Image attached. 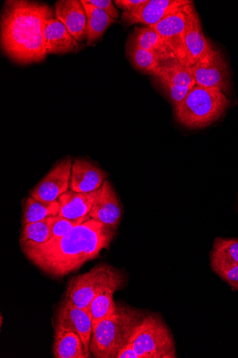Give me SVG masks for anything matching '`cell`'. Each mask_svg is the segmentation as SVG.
Segmentation results:
<instances>
[{
	"label": "cell",
	"instance_id": "6da1fadb",
	"mask_svg": "<svg viewBox=\"0 0 238 358\" xmlns=\"http://www.w3.org/2000/svg\"><path fill=\"white\" fill-rule=\"evenodd\" d=\"M114 230L89 215L69 234L42 245L21 246L27 257L44 273L64 277L80 269L107 248Z\"/></svg>",
	"mask_w": 238,
	"mask_h": 358
},
{
	"label": "cell",
	"instance_id": "7a4b0ae2",
	"mask_svg": "<svg viewBox=\"0 0 238 358\" xmlns=\"http://www.w3.org/2000/svg\"><path fill=\"white\" fill-rule=\"evenodd\" d=\"M53 15L52 9L44 3L7 1L1 18V45L8 57L22 65L45 59L43 26Z\"/></svg>",
	"mask_w": 238,
	"mask_h": 358
},
{
	"label": "cell",
	"instance_id": "3957f363",
	"mask_svg": "<svg viewBox=\"0 0 238 358\" xmlns=\"http://www.w3.org/2000/svg\"><path fill=\"white\" fill-rule=\"evenodd\" d=\"M143 316L138 311L117 306L110 316L101 320L93 329L91 353L96 358H116Z\"/></svg>",
	"mask_w": 238,
	"mask_h": 358
},
{
	"label": "cell",
	"instance_id": "277c9868",
	"mask_svg": "<svg viewBox=\"0 0 238 358\" xmlns=\"http://www.w3.org/2000/svg\"><path fill=\"white\" fill-rule=\"evenodd\" d=\"M229 105V99L221 90L195 85L174 111L181 124L198 129L218 120Z\"/></svg>",
	"mask_w": 238,
	"mask_h": 358
},
{
	"label": "cell",
	"instance_id": "5b68a950",
	"mask_svg": "<svg viewBox=\"0 0 238 358\" xmlns=\"http://www.w3.org/2000/svg\"><path fill=\"white\" fill-rule=\"evenodd\" d=\"M128 342L139 358H175L174 339L160 317L144 315Z\"/></svg>",
	"mask_w": 238,
	"mask_h": 358
},
{
	"label": "cell",
	"instance_id": "8992f818",
	"mask_svg": "<svg viewBox=\"0 0 238 358\" xmlns=\"http://www.w3.org/2000/svg\"><path fill=\"white\" fill-rule=\"evenodd\" d=\"M124 284V276L107 265H98L89 272L71 278L65 299L82 309H89L91 303L108 288L119 289Z\"/></svg>",
	"mask_w": 238,
	"mask_h": 358
},
{
	"label": "cell",
	"instance_id": "52a82bcc",
	"mask_svg": "<svg viewBox=\"0 0 238 358\" xmlns=\"http://www.w3.org/2000/svg\"><path fill=\"white\" fill-rule=\"evenodd\" d=\"M195 85L217 88L228 92L230 89L228 64L222 53L212 48L192 66Z\"/></svg>",
	"mask_w": 238,
	"mask_h": 358
},
{
	"label": "cell",
	"instance_id": "ba28073f",
	"mask_svg": "<svg viewBox=\"0 0 238 358\" xmlns=\"http://www.w3.org/2000/svg\"><path fill=\"white\" fill-rule=\"evenodd\" d=\"M73 158L70 156L60 160L43 178V180L30 190V196L43 202L57 201L64 192L69 190Z\"/></svg>",
	"mask_w": 238,
	"mask_h": 358
},
{
	"label": "cell",
	"instance_id": "9c48e42d",
	"mask_svg": "<svg viewBox=\"0 0 238 358\" xmlns=\"http://www.w3.org/2000/svg\"><path fill=\"white\" fill-rule=\"evenodd\" d=\"M193 2L177 13L169 15L150 26L164 40L170 50L181 64L188 67L185 47V34L188 22V10Z\"/></svg>",
	"mask_w": 238,
	"mask_h": 358
},
{
	"label": "cell",
	"instance_id": "30bf717a",
	"mask_svg": "<svg viewBox=\"0 0 238 358\" xmlns=\"http://www.w3.org/2000/svg\"><path fill=\"white\" fill-rule=\"evenodd\" d=\"M54 329L71 331L82 339L87 353L91 356L92 320L89 309L77 307L64 299L57 310Z\"/></svg>",
	"mask_w": 238,
	"mask_h": 358
},
{
	"label": "cell",
	"instance_id": "8fae6325",
	"mask_svg": "<svg viewBox=\"0 0 238 358\" xmlns=\"http://www.w3.org/2000/svg\"><path fill=\"white\" fill-rule=\"evenodd\" d=\"M191 3L187 0H145L137 8L123 13L121 20L128 26L140 23L150 27Z\"/></svg>",
	"mask_w": 238,
	"mask_h": 358
},
{
	"label": "cell",
	"instance_id": "7c38bea8",
	"mask_svg": "<svg viewBox=\"0 0 238 358\" xmlns=\"http://www.w3.org/2000/svg\"><path fill=\"white\" fill-rule=\"evenodd\" d=\"M122 215L121 207L112 184L107 180L96 191L89 216L116 231Z\"/></svg>",
	"mask_w": 238,
	"mask_h": 358
},
{
	"label": "cell",
	"instance_id": "4fadbf2b",
	"mask_svg": "<svg viewBox=\"0 0 238 358\" xmlns=\"http://www.w3.org/2000/svg\"><path fill=\"white\" fill-rule=\"evenodd\" d=\"M55 16L79 43L86 40L87 15L82 1L60 0L55 4Z\"/></svg>",
	"mask_w": 238,
	"mask_h": 358
},
{
	"label": "cell",
	"instance_id": "5bb4252c",
	"mask_svg": "<svg viewBox=\"0 0 238 358\" xmlns=\"http://www.w3.org/2000/svg\"><path fill=\"white\" fill-rule=\"evenodd\" d=\"M44 47L47 54H66L78 50L80 44L57 18L47 20L43 26Z\"/></svg>",
	"mask_w": 238,
	"mask_h": 358
},
{
	"label": "cell",
	"instance_id": "9a60e30c",
	"mask_svg": "<svg viewBox=\"0 0 238 358\" xmlns=\"http://www.w3.org/2000/svg\"><path fill=\"white\" fill-rule=\"evenodd\" d=\"M107 178V174L93 162L77 158L73 162L70 188L78 192H96Z\"/></svg>",
	"mask_w": 238,
	"mask_h": 358
},
{
	"label": "cell",
	"instance_id": "2e32d148",
	"mask_svg": "<svg viewBox=\"0 0 238 358\" xmlns=\"http://www.w3.org/2000/svg\"><path fill=\"white\" fill-rule=\"evenodd\" d=\"M185 47L188 67L191 68L213 46L203 34L202 26L193 3L188 10L185 34Z\"/></svg>",
	"mask_w": 238,
	"mask_h": 358
},
{
	"label": "cell",
	"instance_id": "e0dca14e",
	"mask_svg": "<svg viewBox=\"0 0 238 358\" xmlns=\"http://www.w3.org/2000/svg\"><path fill=\"white\" fill-rule=\"evenodd\" d=\"M96 191L78 192L68 190L59 197V216L70 220H81L89 215L93 206Z\"/></svg>",
	"mask_w": 238,
	"mask_h": 358
},
{
	"label": "cell",
	"instance_id": "ac0fdd59",
	"mask_svg": "<svg viewBox=\"0 0 238 358\" xmlns=\"http://www.w3.org/2000/svg\"><path fill=\"white\" fill-rule=\"evenodd\" d=\"M130 43L156 53L163 62L177 60L161 36L150 27H135Z\"/></svg>",
	"mask_w": 238,
	"mask_h": 358
},
{
	"label": "cell",
	"instance_id": "d6986e66",
	"mask_svg": "<svg viewBox=\"0 0 238 358\" xmlns=\"http://www.w3.org/2000/svg\"><path fill=\"white\" fill-rule=\"evenodd\" d=\"M53 355L56 358H89L80 337L62 329H54Z\"/></svg>",
	"mask_w": 238,
	"mask_h": 358
},
{
	"label": "cell",
	"instance_id": "ffe728a7",
	"mask_svg": "<svg viewBox=\"0 0 238 358\" xmlns=\"http://www.w3.org/2000/svg\"><path fill=\"white\" fill-rule=\"evenodd\" d=\"M82 3L87 15V45H94L101 38L103 37L106 30L117 20L111 17L104 11L94 7L82 0Z\"/></svg>",
	"mask_w": 238,
	"mask_h": 358
},
{
	"label": "cell",
	"instance_id": "44dd1931",
	"mask_svg": "<svg viewBox=\"0 0 238 358\" xmlns=\"http://www.w3.org/2000/svg\"><path fill=\"white\" fill-rule=\"evenodd\" d=\"M157 81H162L179 87H193L195 81L191 69L177 60L163 62L153 76Z\"/></svg>",
	"mask_w": 238,
	"mask_h": 358
},
{
	"label": "cell",
	"instance_id": "7402d4cb",
	"mask_svg": "<svg viewBox=\"0 0 238 358\" xmlns=\"http://www.w3.org/2000/svg\"><path fill=\"white\" fill-rule=\"evenodd\" d=\"M59 201L43 202L29 196L23 210L22 224L44 220L50 217L59 215Z\"/></svg>",
	"mask_w": 238,
	"mask_h": 358
},
{
	"label": "cell",
	"instance_id": "603a6c76",
	"mask_svg": "<svg viewBox=\"0 0 238 358\" xmlns=\"http://www.w3.org/2000/svg\"><path fill=\"white\" fill-rule=\"evenodd\" d=\"M54 216L44 220L28 223L23 225L20 237V245L35 244L42 245L52 239V226Z\"/></svg>",
	"mask_w": 238,
	"mask_h": 358
},
{
	"label": "cell",
	"instance_id": "cb8c5ba5",
	"mask_svg": "<svg viewBox=\"0 0 238 358\" xmlns=\"http://www.w3.org/2000/svg\"><path fill=\"white\" fill-rule=\"evenodd\" d=\"M116 288H108L98 295L91 303L89 310L92 320V328L102 320L110 316L116 310L117 305L114 301Z\"/></svg>",
	"mask_w": 238,
	"mask_h": 358
},
{
	"label": "cell",
	"instance_id": "d4e9b609",
	"mask_svg": "<svg viewBox=\"0 0 238 358\" xmlns=\"http://www.w3.org/2000/svg\"><path fill=\"white\" fill-rule=\"evenodd\" d=\"M128 54L134 65L140 71L154 76L163 63L161 59L154 52L144 50L128 43Z\"/></svg>",
	"mask_w": 238,
	"mask_h": 358
},
{
	"label": "cell",
	"instance_id": "484cf974",
	"mask_svg": "<svg viewBox=\"0 0 238 358\" xmlns=\"http://www.w3.org/2000/svg\"><path fill=\"white\" fill-rule=\"evenodd\" d=\"M211 259V263L238 265V238H216Z\"/></svg>",
	"mask_w": 238,
	"mask_h": 358
},
{
	"label": "cell",
	"instance_id": "4316f807",
	"mask_svg": "<svg viewBox=\"0 0 238 358\" xmlns=\"http://www.w3.org/2000/svg\"><path fill=\"white\" fill-rule=\"evenodd\" d=\"M87 217L81 220H70L59 215L54 216L51 240L60 238L69 234L75 227L83 222Z\"/></svg>",
	"mask_w": 238,
	"mask_h": 358
},
{
	"label": "cell",
	"instance_id": "83f0119b",
	"mask_svg": "<svg viewBox=\"0 0 238 358\" xmlns=\"http://www.w3.org/2000/svg\"><path fill=\"white\" fill-rule=\"evenodd\" d=\"M214 273L226 282L234 291H238V265L227 266L211 263Z\"/></svg>",
	"mask_w": 238,
	"mask_h": 358
},
{
	"label": "cell",
	"instance_id": "f1b7e54d",
	"mask_svg": "<svg viewBox=\"0 0 238 358\" xmlns=\"http://www.w3.org/2000/svg\"><path fill=\"white\" fill-rule=\"evenodd\" d=\"M157 83H158L162 90L168 96L175 108L184 101L193 88L190 87L175 86L162 81H157Z\"/></svg>",
	"mask_w": 238,
	"mask_h": 358
},
{
	"label": "cell",
	"instance_id": "f546056e",
	"mask_svg": "<svg viewBox=\"0 0 238 358\" xmlns=\"http://www.w3.org/2000/svg\"><path fill=\"white\" fill-rule=\"evenodd\" d=\"M88 2L116 20L119 17V13L111 0H88Z\"/></svg>",
	"mask_w": 238,
	"mask_h": 358
},
{
	"label": "cell",
	"instance_id": "4dcf8cb0",
	"mask_svg": "<svg viewBox=\"0 0 238 358\" xmlns=\"http://www.w3.org/2000/svg\"><path fill=\"white\" fill-rule=\"evenodd\" d=\"M144 1L145 0H116L114 3L124 13H127L140 6Z\"/></svg>",
	"mask_w": 238,
	"mask_h": 358
},
{
	"label": "cell",
	"instance_id": "1f68e13d",
	"mask_svg": "<svg viewBox=\"0 0 238 358\" xmlns=\"http://www.w3.org/2000/svg\"><path fill=\"white\" fill-rule=\"evenodd\" d=\"M116 358H139V357L137 354L135 353L131 344L128 341V343L120 349Z\"/></svg>",
	"mask_w": 238,
	"mask_h": 358
},
{
	"label": "cell",
	"instance_id": "d6a6232c",
	"mask_svg": "<svg viewBox=\"0 0 238 358\" xmlns=\"http://www.w3.org/2000/svg\"><path fill=\"white\" fill-rule=\"evenodd\" d=\"M3 324V316L1 315V325Z\"/></svg>",
	"mask_w": 238,
	"mask_h": 358
}]
</instances>
